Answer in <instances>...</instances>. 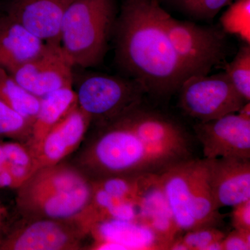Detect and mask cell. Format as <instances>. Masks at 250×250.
<instances>
[{"mask_svg":"<svg viewBox=\"0 0 250 250\" xmlns=\"http://www.w3.org/2000/svg\"><path fill=\"white\" fill-rule=\"evenodd\" d=\"M45 45L14 18L0 17V67L9 73L37 57Z\"/></svg>","mask_w":250,"mask_h":250,"instance_id":"obj_13","label":"cell"},{"mask_svg":"<svg viewBox=\"0 0 250 250\" xmlns=\"http://www.w3.org/2000/svg\"><path fill=\"white\" fill-rule=\"evenodd\" d=\"M7 162L6 154H5L4 147L0 146V166H4Z\"/></svg>","mask_w":250,"mask_h":250,"instance_id":"obj_32","label":"cell"},{"mask_svg":"<svg viewBox=\"0 0 250 250\" xmlns=\"http://www.w3.org/2000/svg\"><path fill=\"white\" fill-rule=\"evenodd\" d=\"M90 121L77 106L54 126L41 143L46 163L54 164L67 155L82 140Z\"/></svg>","mask_w":250,"mask_h":250,"instance_id":"obj_15","label":"cell"},{"mask_svg":"<svg viewBox=\"0 0 250 250\" xmlns=\"http://www.w3.org/2000/svg\"><path fill=\"white\" fill-rule=\"evenodd\" d=\"M0 100L27 118L32 124L40 108L41 98L23 88L9 72L1 67H0Z\"/></svg>","mask_w":250,"mask_h":250,"instance_id":"obj_19","label":"cell"},{"mask_svg":"<svg viewBox=\"0 0 250 250\" xmlns=\"http://www.w3.org/2000/svg\"><path fill=\"white\" fill-rule=\"evenodd\" d=\"M137 178L138 177H110L100 179L97 185L118 200H134Z\"/></svg>","mask_w":250,"mask_h":250,"instance_id":"obj_22","label":"cell"},{"mask_svg":"<svg viewBox=\"0 0 250 250\" xmlns=\"http://www.w3.org/2000/svg\"><path fill=\"white\" fill-rule=\"evenodd\" d=\"M86 182L75 171L64 168L49 169L33 178L26 187L22 198L24 202L34 207L45 199L56 196Z\"/></svg>","mask_w":250,"mask_h":250,"instance_id":"obj_17","label":"cell"},{"mask_svg":"<svg viewBox=\"0 0 250 250\" xmlns=\"http://www.w3.org/2000/svg\"><path fill=\"white\" fill-rule=\"evenodd\" d=\"M205 159H250V118L230 113L194 126Z\"/></svg>","mask_w":250,"mask_h":250,"instance_id":"obj_9","label":"cell"},{"mask_svg":"<svg viewBox=\"0 0 250 250\" xmlns=\"http://www.w3.org/2000/svg\"><path fill=\"white\" fill-rule=\"evenodd\" d=\"M105 218L140 222L139 208L135 200H119L104 212L100 220Z\"/></svg>","mask_w":250,"mask_h":250,"instance_id":"obj_26","label":"cell"},{"mask_svg":"<svg viewBox=\"0 0 250 250\" xmlns=\"http://www.w3.org/2000/svg\"><path fill=\"white\" fill-rule=\"evenodd\" d=\"M29 124L32 125L29 120L0 100V134H15Z\"/></svg>","mask_w":250,"mask_h":250,"instance_id":"obj_25","label":"cell"},{"mask_svg":"<svg viewBox=\"0 0 250 250\" xmlns=\"http://www.w3.org/2000/svg\"><path fill=\"white\" fill-rule=\"evenodd\" d=\"M103 125L104 130L94 144L90 159L101 179L160 174L191 158L190 152L154 141L123 113Z\"/></svg>","mask_w":250,"mask_h":250,"instance_id":"obj_2","label":"cell"},{"mask_svg":"<svg viewBox=\"0 0 250 250\" xmlns=\"http://www.w3.org/2000/svg\"><path fill=\"white\" fill-rule=\"evenodd\" d=\"M9 170L14 179L16 180H22L26 177L27 173V167L24 166L15 165L10 164Z\"/></svg>","mask_w":250,"mask_h":250,"instance_id":"obj_30","label":"cell"},{"mask_svg":"<svg viewBox=\"0 0 250 250\" xmlns=\"http://www.w3.org/2000/svg\"><path fill=\"white\" fill-rule=\"evenodd\" d=\"M94 232L99 242H111L126 250H168V245L146 224L105 218L95 223Z\"/></svg>","mask_w":250,"mask_h":250,"instance_id":"obj_14","label":"cell"},{"mask_svg":"<svg viewBox=\"0 0 250 250\" xmlns=\"http://www.w3.org/2000/svg\"><path fill=\"white\" fill-rule=\"evenodd\" d=\"M134 200L139 208V221L152 228L170 248L181 231L174 221L159 174L138 177Z\"/></svg>","mask_w":250,"mask_h":250,"instance_id":"obj_10","label":"cell"},{"mask_svg":"<svg viewBox=\"0 0 250 250\" xmlns=\"http://www.w3.org/2000/svg\"><path fill=\"white\" fill-rule=\"evenodd\" d=\"M225 32L239 36L246 43L250 41V0H236L222 16Z\"/></svg>","mask_w":250,"mask_h":250,"instance_id":"obj_21","label":"cell"},{"mask_svg":"<svg viewBox=\"0 0 250 250\" xmlns=\"http://www.w3.org/2000/svg\"><path fill=\"white\" fill-rule=\"evenodd\" d=\"M212 196L218 209L250 200V159H205Z\"/></svg>","mask_w":250,"mask_h":250,"instance_id":"obj_11","label":"cell"},{"mask_svg":"<svg viewBox=\"0 0 250 250\" xmlns=\"http://www.w3.org/2000/svg\"><path fill=\"white\" fill-rule=\"evenodd\" d=\"M166 27L174 52L188 77L208 75L227 54L225 32L167 15Z\"/></svg>","mask_w":250,"mask_h":250,"instance_id":"obj_5","label":"cell"},{"mask_svg":"<svg viewBox=\"0 0 250 250\" xmlns=\"http://www.w3.org/2000/svg\"><path fill=\"white\" fill-rule=\"evenodd\" d=\"M5 168L4 166H0V173L2 172L3 170Z\"/></svg>","mask_w":250,"mask_h":250,"instance_id":"obj_33","label":"cell"},{"mask_svg":"<svg viewBox=\"0 0 250 250\" xmlns=\"http://www.w3.org/2000/svg\"><path fill=\"white\" fill-rule=\"evenodd\" d=\"M231 223L238 230H250V200L233 206Z\"/></svg>","mask_w":250,"mask_h":250,"instance_id":"obj_28","label":"cell"},{"mask_svg":"<svg viewBox=\"0 0 250 250\" xmlns=\"http://www.w3.org/2000/svg\"><path fill=\"white\" fill-rule=\"evenodd\" d=\"M75 93L80 109L103 124L143 103L146 94L142 85L129 77L101 73L83 77Z\"/></svg>","mask_w":250,"mask_h":250,"instance_id":"obj_6","label":"cell"},{"mask_svg":"<svg viewBox=\"0 0 250 250\" xmlns=\"http://www.w3.org/2000/svg\"><path fill=\"white\" fill-rule=\"evenodd\" d=\"M77 106V95L72 87L54 90L41 98L40 108L32 124L36 141L41 143L50 129Z\"/></svg>","mask_w":250,"mask_h":250,"instance_id":"obj_18","label":"cell"},{"mask_svg":"<svg viewBox=\"0 0 250 250\" xmlns=\"http://www.w3.org/2000/svg\"><path fill=\"white\" fill-rule=\"evenodd\" d=\"M118 16L116 0H72L61 27V45L73 66L103 62Z\"/></svg>","mask_w":250,"mask_h":250,"instance_id":"obj_3","label":"cell"},{"mask_svg":"<svg viewBox=\"0 0 250 250\" xmlns=\"http://www.w3.org/2000/svg\"><path fill=\"white\" fill-rule=\"evenodd\" d=\"M168 14L159 0H123L113 30L121 70L146 94L163 100L188 78L166 29Z\"/></svg>","mask_w":250,"mask_h":250,"instance_id":"obj_1","label":"cell"},{"mask_svg":"<svg viewBox=\"0 0 250 250\" xmlns=\"http://www.w3.org/2000/svg\"><path fill=\"white\" fill-rule=\"evenodd\" d=\"M233 0H180L186 11L197 19L209 20L219 11L232 3Z\"/></svg>","mask_w":250,"mask_h":250,"instance_id":"obj_24","label":"cell"},{"mask_svg":"<svg viewBox=\"0 0 250 250\" xmlns=\"http://www.w3.org/2000/svg\"><path fill=\"white\" fill-rule=\"evenodd\" d=\"M6 159L11 164L27 167L30 164V157L21 146L14 143H9L3 146Z\"/></svg>","mask_w":250,"mask_h":250,"instance_id":"obj_29","label":"cell"},{"mask_svg":"<svg viewBox=\"0 0 250 250\" xmlns=\"http://www.w3.org/2000/svg\"><path fill=\"white\" fill-rule=\"evenodd\" d=\"M174 221L181 232L215 227L221 222L215 205L205 159L192 158L159 174Z\"/></svg>","mask_w":250,"mask_h":250,"instance_id":"obj_4","label":"cell"},{"mask_svg":"<svg viewBox=\"0 0 250 250\" xmlns=\"http://www.w3.org/2000/svg\"><path fill=\"white\" fill-rule=\"evenodd\" d=\"M182 111L199 122H207L237 113L247 103L225 72L190 77L179 91ZM249 103V102H248Z\"/></svg>","mask_w":250,"mask_h":250,"instance_id":"obj_7","label":"cell"},{"mask_svg":"<svg viewBox=\"0 0 250 250\" xmlns=\"http://www.w3.org/2000/svg\"><path fill=\"white\" fill-rule=\"evenodd\" d=\"M72 236L57 222L41 220L31 224L12 242L17 250H59L71 246Z\"/></svg>","mask_w":250,"mask_h":250,"instance_id":"obj_16","label":"cell"},{"mask_svg":"<svg viewBox=\"0 0 250 250\" xmlns=\"http://www.w3.org/2000/svg\"><path fill=\"white\" fill-rule=\"evenodd\" d=\"M14 177L10 173L9 170L4 168L0 173V187H11L14 183Z\"/></svg>","mask_w":250,"mask_h":250,"instance_id":"obj_31","label":"cell"},{"mask_svg":"<svg viewBox=\"0 0 250 250\" xmlns=\"http://www.w3.org/2000/svg\"><path fill=\"white\" fill-rule=\"evenodd\" d=\"M223 250H250V230H238L225 236L223 240Z\"/></svg>","mask_w":250,"mask_h":250,"instance_id":"obj_27","label":"cell"},{"mask_svg":"<svg viewBox=\"0 0 250 250\" xmlns=\"http://www.w3.org/2000/svg\"><path fill=\"white\" fill-rule=\"evenodd\" d=\"M72 0H10L6 14L46 43L61 44L64 13Z\"/></svg>","mask_w":250,"mask_h":250,"instance_id":"obj_12","label":"cell"},{"mask_svg":"<svg viewBox=\"0 0 250 250\" xmlns=\"http://www.w3.org/2000/svg\"><path fill=\"white\" fill-rule=\"evenodd\" d=\"M225 236V233L215 227H205L188 231L180 238L189 250H206L210 243L223 241Z\"/></svg>","mask_w":250,"mask_h":250,"instance_id":"obj_23","label":"cell"},{"mask_svg":"<svg viewBox=\"0 0 250 250\" xmlns=\"http://www.w3.org/2000/svg\"><path fill=\"white\" fill-rule=\"evenodd\" d=\"M73 67L61 44L46 43L37 57L9 73L23 88L41 98L54 90L72 87Z\"/></svg>","mask_w":250,"mask_h":250,"instance_id":"obj_8","label":"cell"},{"mask_svg":"<svg viewBox=\"0 0 250 250\" xmlns=\"http://www.w3.org/2000/svg\"><path fill=\"white\" fill-rule=\"evenodd\" d=\"M238 93L247 103L250 101V45L241 46L225 71Z\"/></svg>","mask_w":250,"mask_h":250,"instance_id":"obj_20","label":"cell"}]
</instances>
